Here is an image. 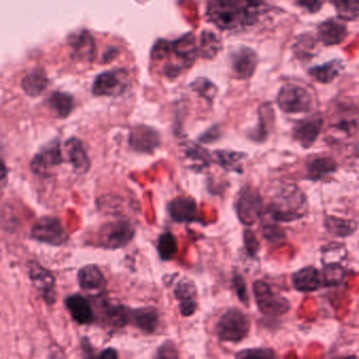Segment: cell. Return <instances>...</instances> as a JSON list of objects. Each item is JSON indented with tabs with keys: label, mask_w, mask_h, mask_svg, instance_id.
Instances as JSON below:
<instances>
[{
	"label": "cell",
	"mask_w": 359,
	"mask_h": 359,
	"mask_svg": "<svg viewBox=\"0 0 359 359\" xmlns=\"http://www.w3.org/2000/svg\"><path fill=\"white\" fill-rule=\"evenodd\" d=\"M235 209L239 220L245 226H252L264 212V201L257 191L247 187L239 192Z\"/></svg>",
	"instance_id": "9"
},
{
	"label": "cell",
	"mask_w": 359,
	"mask_h": 359,
	"mask_svg": "<svg viewBox=\"0 0 359 359\" xmlns=\"http://www.w3.org/2000/svg\"><path fill=\"white\" fill-rule=\"evenodd\" d=\"M131 311L125 304L104 302L100 308L102 320L113 327H123L130 323Z\"/></svg>",
	"instance_id": "22"
},
{
	"label": "cell",
	"mask_w": 359,
	"mask_h": 359,
	"mask_svg": "<svg viewBox=\"0 0 359 359\" xmlns=\"http://www.w3.org/2000/svg\"><path fill=\"white\" fill-rule=\"evenodd\" d=\"M344 64L340 60H334L320 66H315L309 71V74L320 83H330L340 74Z\"/></svg>",
	"instance_id": "28"
},
{
	"label": "cell",
	"mask_w": 359,
	"mask_h": 359,
	"mask_svg": "<svg viewBox=\"0 0 359 359\" xmlns=\"http://www.w3.org/2000/svg\"><path fill=\"white\" fill-rule=\"evenodd\" d=\"M130 323L144 333H154L159 325V313L154 308H140L131 311Z\"/></svg>",
	"instance_id": "26"
},
{
	"label": "cell",
	"mask_w": 359,
	"mask_h": 359,
	"mask_svg": "<svg viewBox=\"0 0 359 359\" xmlns=\"http://www.w3.org/2000/svg\"><path fill=\"white\" fill-rule=\"evenodd\" d=\"M218 137H219V133H218L217 129H216V128H213V129L208 131L205 135L201 136V142H214L215 140H217Z\"/></svg>",
	"instance_id": "45"
},
{
	"label": "cell",
	"mask_w": 359,
	"mask_h": 359,
	"mask_svg": "<svg viewBox=\"0 0 359 359\" xmlns=\"http://www.w3.org/2000/svg\"><path fill=\"white\" fill-rule=\"evenodd\" d=\"M98 356H100V358H117V357H118V353H117L115 348H108L102 351Z\"/></svg>",
	"instance_id": "46"
},
{
	"label": "cell",
	"mask_w": 359,
	"mask_h": 359,
	"mask_svg": "<svg viewBox=\"0 0 359 359\" xmlns=\"http://www.w3.org/2000/svg\"><path fill=\"white\" fill-rule=\"evenodd\" d=\"M258 57L254 50L247 47L239 48L231 55V66L235 76L239 79H249L257 68Z\"/></svg>",
	"instance_id": "15"
},
{
	"label": "cell",
	"mask_w": 359,
	"mask_h": 359,
	"mask_svg": "<svg viewBox=\"0 0 359 359\" xmlns=\"http://www.w3.org/2000/svg\"><path fill=\"white\" fill-rule=\"evenodd\" d=\"M245 245H247L249 251L251 252L252 254L255 253L258 250V243L256 241L255 236H254L253 233L251 231H247L245 234Z\"/></svg>",
	"instance_id": "44"
},
{
	"label": "cell",
	"mask_w": 359,
	"mask_h": 359,
	"mask_svg": "<svg viewBox=\"0 0 359 359\" xmlns=\"http://www.w3.org/2000/svg\"><path fill=\"white\" fill-rule=\"evenodd\" d=\"M22 89L29 96H39L48 86L45 71L37 69L27 75L22 81Z\"/></svg>",
	"instance_id": "31"
},
{
	"label": "cell",
	"mask_w": 359,
	"mask_h": 359,
	"mask_svg": "<svg viewBox=\"0 0 359 359\" xmlns=\"http://www.w3.org/2000/svg\"><path fill=\"white\" fill-rule=\"evenodd\" d=\"M245 158L243 153L234 151L218 150L213 153V161L228 172H243V161Z\"/></svg>",
	"instance_id": "27"
},
{
	"label": "cell",
	"mask_w": 359,
	"mask_h": 359,
	"mask_svg": "<svg viewBox=\"0 0 359 359\" xmlns=\"http://www.w3.org/2000/svg\"><path fill=\"white\" fill-rule=\"evenodd\" d=\"M254 296L260 312L269 316H280L291 308L289 300L275 293L268 283L257 280L253 285Z\"/></svg>",
	"instance_id": "6"
},
{
	"label": "cell",
	"mask_w": 359,
	"mask_h": 359,
	"mask_svg": "<svg viewBox=\"0 0 359 359\" xmlns=\"http://www.w3.org/2000/svg\"><path fill=\"white\" fill-rule=\"evenodd\" d=\"M49 104L60 118H66L74 109V100L69 94L56 92L49 98Z\"/></svg>",
	"instance_id": "32"
},
{
	"label": "cell",
	"mask_w": 359,
	"mask_h": 359,
	"mask_svg": "<svg viewBox=\"0 0 359 359\" xmlns=\"http://www.w3.org/2000/svg\"><path fill=\"white\" fill-rule=\"evenodd\" d=\"M157 251L163 262L173 259L178 251L177 239L171 232L163 233L157 241Z\"/></svg>",
	"instance_id": "34"
},
{
	"label": "cell",
	"mask_w": 359,
	"mask_h": 359,
	"mask_svg": "<svg viewBox=\"0 0 359 359\" xmlns=\"http://www.w3.org/2000/svg\"><path fill=\"white\" fill-rule=\"evenodd\" d=\"M346 271L339 262L325 264L323 268V280L327 285H338L344 280Z\"/></svg>",
	"instance_id": "36"
},
{
	"label": "cell",
	"mask_w": 359,
	"mask_h": 359,
	"mask_svg": "<svg viewBox=\"0 0 359 359\" xmlns=\"http://www.w3.org/2000/svg\"><path fill=\"white\" fill-rule=\"evenodd\" d=\"M135 236V229L129 220H116L104 224L98 231L97 241L104 249L126 247Z\"/></svg>",
	"instance_id": "5"
},
{
	"label": "cell",
	"mask_w": 359,
	"mask_h": 359,
	"mask_svg": "<svg viewBox=\"0 0 359 359\" xmlns=\"http://www.w3.org/2000/svg\"><path fill=\"white\" fill-rule=\"evenodd\" d=\"M338 16L344 20H355L359 18V0H332Z\"/></svg>",
	"instance_id": "35"
},
{
	"label": "cell",
	"mask_w": 359,
	"mask_h": 359,
	"mask_svg": "<svg viewBox=\"0 0 359 359\" xmlns=\"http://www.w3.org/2000/svg\"><path fill=\"white\" fill-rule=\"evenodd\" d=\"M251 323L243 311L232 308L226 311L215 325L217 337L222 341L239 342L249 335Z\"/></svg>",
	"instance_id": "3"
},
{
	"label": "cell",
	"mask_w": 359,
	"mask_h": 359,
	"mask_svg": "<svg viewBox=\"0 0 359 359\" xmlns=\"http://www.w3.org/2000/svg\"><path fill=\"white\" fill-rule=\"evenodd\" d=\"M68 163L79 175H85L91 168V161L83 142L79 138L71 137L65 144Z\"/></svg>",
	"instance_id": "17"
},
{
	"label": "cell",
	"mask_w": 359,
	"mask_h": 359,
	"mask_svg": "<svg viewBox=\"0 0 359 359\" xmlns=\"http://www.w3.org/2000/svg\"><path fill=\"white\" fill-rule=\"evenodd\" d=\"M292 283L297 291L308 293L318 290L323 283V278L319 271L314 266H304L294 273Z\"/></svg>",
	"instance_id": "24"
},
{
	"label": "cell",
	"mask_w": 359,
	"mask_h": 359,
	"mask_svg": "<svg viewBox=\"0 0 359 359\" xmlns=\"http://www.w3.org/2000/svg\"><path fill=\"white\" fill-rule=\"evenodd\" d=\"M296 4L310 13H316L323 7L321 0H295Z\"/></svg>",
	"instance_id": "43"
},
{
	"label": "cell",
	"mask_w": 359,
	"mask_h": 359,
	"mask_svg": "<svg viewBox=\"0 0 359 359\" xmlns=\"http://www.w3.org/2000/svg\"><path fill=\"white\" fill-rule=\"evenodd\" d=\"M222 41L215 33L203 31L201 37V53L203 58L212 60L222 50Z\"/></svg>",
	"instance_id": "33"
},
{
	"label": "cell",
	"mask_w": 359,
	"mask_h": 359,
	"mask_svg": "<svg viewBox=\"0 0 359 359\" xmlns=\"http://www.w3.org/2000/svg\"><path fill=\"white\" fill-rule=\"evenodd\" d=\"M276 356L271 348H248L237 353L238 358H273Z\"/></svg>",
	"instance_id": "39"
},
{
	"label": "cell",
	"mask_w": 359,
	"mask_h": 359,
	"mask_svg": "<svg viewBox=\"0 0 359 359\" xmlns=\"http://www.w3.org/2000/svg\"><path fill=\"white\" fill-rule=\"evenodd\" d=\"M195 89L201 94V95L207 97L208 100H213L214 96L216 93V88L214 85H212L207 79H198L196 83H195Z\"/></svg>",
	"instance_id": "42"
},
{
	"label": "cell",
	"mask_w": 359,
	"mask_h": 359,
	"mask_svg": "<svg viewBox=\"0 0 359 359\" xmlns=\"http://www.w3.org/2000/svg\"><path fill=\"white\" fill-rule=\"evenodd\" d=\"M266 212L276 222H295L306 215L308 201L299 187L283 182L272 191Z\"/></svg>",
	"instance_id": "2"
},
{
	"label": "cell",
	"mask_w": 359,
	"mask_h": 359,
	"mask_svg": "<svg viewBox=\"0 0 359 359\" xmlns=\"http://www.w3.org/2000/svg\"><path fill=\"white\" fill-rule=\"evenodd\" d=\"M70 46L73 50V57L83 62H92L95 56V41L87 31L70 37Z\"/></svg>",
	"instance_id": "25"
},
{
	"label": "cell",
	"mask_w": 359,
	"mask_h": 359,
	"mask_svg": "<svg viewBox=\"0 0 359 359\" xmlns=\"http://www.w3.org/2000/svg\"><path fill=\"white\" fill-rule=\"evenodd\" d=\"M325 226L327 232L331 233L334 236L346 237L350 236L357 230L358 224L355 220L329 215L325 217Z\"/></svg>",
	"instance_id": "29"
},
{
	"label": "cell",
	"mask_w": 359,
	"mask_h": 359,
	"mask_svg": "<svg viewBox=\"0 0 359 359\" xmlns=\"http://www.w3.org/2000/svg\"><path fill=\"white\" fill-rule=\"evenodd\" d=\"M348 36V29L340 20H331L321 22L317 28V37L325 46L341 43Z\"/></svg>",
	"instance_id": "21"
},
{
	"label": "cell",
	"mask_w": 359,
	"mask_h": 359,
	"mask_svg": "<svg viewBox=\"0 0 359 359\" xmlns=\"http://www.w3.org/2000/svg\"><path fill=\"white\" fill-rule=\"evenodd\" d=\"M308 177L312 180H323L325 176L334 173L337 170V163L331 157H318L309 163Z\"/></svg>",
	"instance_id": "30"
},
{
	"label": "cell",
	"mask_w": 359,
	"mask_h": 359,
	"mask_svg": "<svg viewBox=\"0 0 359 359\" xmlns=\"http://www.w3.org/2000/svg\"><path fill=\"white\" fill-rule=\"evenodd\" d=\"M129 144L136 152L151 154L161 144V137L152 128L137 126L130 132Z\"/></svg>",
	"instance_id": "13"
},
{
	"label": "cell",
	"mask_w": 359,
	"mask_h": 359,
	"mask_svg": "<svg viewBox=\"0 0 359 359\" xmlns=\"http://www.w3.org/2000/svg\"><path fill=\"white\" fill-rule=\"evenodd\" d=\"M323 127V118L319 115H313L302 119L294 127L293 137L302 148L308 149L314 144Z\"/></svg>",
	"instance_id": "14"
},
{
	"label": "cell",
	"mask_w": 359,
	"mask_h": 359,
	"mask_svg": "<svg viewBox=\"0 0 359 359\" xmlns=\"http://www.w3.org/2000/svg\"><path fill=\"white\" fill-rule=\"evenodd\" d=\"M184 165L194 172H201L210 167L213 155L196 144H186L184 149Z\"/></svg>",
	"instance_id": "23"
},
{
	"label": "cell",
	"mask_w": 359,
	"mask_h": 359,
	"mask_svg": "<svg viewBox=\"0 0 359 359\" xmlns=\"http://www.w3.org/2000/svg\"><path fill=\"white\" fill-rule=\"evenodd\" d=\"M77 280L83 291L94 296L100 295L107 287L106 277L95 264H88L79 269Z\"/></svg>",
	"instance_id": "16"
},
{
	"label": "cell",
	"mask_w": 359,
	"mask_h": 359,
	"mask_svg": "<svg viewBox=\"0 0 359 359\" xmlns=\"http://www.w3.org/2000/svg\"><path fill=\"white\" fill-rule=\"evenodd\" d=\"M129 74L125 69L107 71L96 77L93 91L96 96H118L127 90Z\"/></svg>",
	"instance_id": "11"
},
{
	"label": "cell",
	"mask_w": 359,
	"mask_h": 359,
	"mask_svg": "<svg viewBox=\"0 0 359 359\" xmlns=\"http://www.w3.org/2000/svg\"><path fill=\"white\" fill-rule=\"evenodd\" d=\"M168 210L172 219L180 224H190L196 222L198 217L197 203L192 197H176L170 201Z\"/></svg>",
	"instance_id": "18"
},
{
	"label": "cell",
	"mask_w": 359,
	"mask_h": 359,
	"mask_svg": "<svg viewBox=\"0 0 359 359\" xmlns=\"http://www.w3.org/2000/svg\"><path fill=\"white\" fill-rule=\"evenodd\" d=\"M174 295L176 299L180 300V311L182 316L189 317L196 312L197 289L192 280L184 277L178 281L174 290Z\"/></svg>",
	"instance_id": "19"
},
{
	"label": "cell",
	"mask_w": 359,
	"mask_h": 359,
	"mask_svg": "<svg viewBox=\"0 0 359 359\" xmlns=\"http://www.w3.org/2000/svg\"><path fill=\"white\" fill-rule=\"evenodd\" d=\"M359 127L358 110L352 106H340L330 118L327 129V140L341 142L352 137Z\"/></svg>",
	"instance_id": "4"
},
{
	"label": "cell",
	"mask_w": 359,
	"mask_h": 359,
	"mask_svg": "<svg viewBox=\"0 0 359 359\" xmlns=\"http://www.w3.org/2000/svg\"><path fill=\"white\" fill-rule=\"evenodd\" d=\"M67 310L79 325H91L95 320V314L89 300L81 294H73L65 299Z\"/></svg>",
	"instance_id": "20"
},
{
	"label": "cell",
	"mask_w": 359,
	"mask_h": 359,
	"mask_svg": "<svg viewBox=\"0 0 359 359\" xmlns=\"http://www.w3.org/2000/svg\"><path fill=\"white\" fill-rule=\"evenodd\" d=\"M31 237L41 243L51 245H65L69 241V234L60 218L43 216L39 218L31 230Z\"/></svg>",
	"instance_id": "8"
},
{
	"label": "cell",
	"mask_w": 359,
	"mask_h": 359,
	"mask_svg": "<svg viewBox=\"0 0 359 359\" xmlns=\"http://www.w3.org/2000/svg\"><path fill=\"white\" fill-rule=\"evenodd\" d=\"M64 163L62 147L58 140H52L37 152L30 163L31 171L41 177H50L54 170Z\"/></svg>",
	"instance_id": "7"
},
{
	"label": "cell",
	"mask_w": 359,
	"mask_h": 359,
	"mask_svg": "<svg viewBox=\"0 0 359 359\" xmlns=\"http://www.w3.org/2000/svg\"><path fill=\"white\" fill-rule=\"evenodd\" d=\"M268 7L262 0H211L208 18L222 31H241L254 26Z\"/></svg>",
	"instance_id": "1"
},
{
	"label": "cell",
	"mask_w": 359,
	"mask_h": 359,
	"mask_svg": "<svg viewBox=\"0 0 359 359\" xmlns=\"http://www.w3.org/2000/svg\"><path fill=\"white\" fill-rule=\"evenodd\" d=\"M346 252V248L339 243H330L329 245L323 249V262L325 264H332V262H339L342 259L341 256L336 255V253H342Z\"/></svg>",
	"instance_id": "38"
},
{
	"label": "cell",
	"mask_w": 359,
	"mask_h": 359,
	"mask_svg": "<svg viewBox=\"0 0 359 359\" xmlns=\"http://www.w3.org/2000/svg\"><path fill=\"white\" fill-rule=\"evenodd\" d=\"M314 47L315 41L313 37L309 34H304L298 37L297 41H296L295 46H294V50H295V53L299 57H302V56H309V54L313 51Z\"/></svg>",
	"instance_id": "37"
},
{
	"label": "cell",
	"mask_w": 359,
	"mask_h": 359,
	"mask_svg": "<svg viewBox=\"0 0 359 359\" xmlns=\"http://www.w3.org/2000/svg\"><path fill=\"white\" fill-rule=\"evenodd\" d=\"M29 278L32 281L35 289L39 291L46 302L53 304L56 302L55 277L51 271L36 262L28 264Z\"/></svg>",
	"instance_id": "12"
},
{
	"label": "cell",
	"mask_w": 359,
	"mask_h": 359,
	"mask_svg": "<svg viewBox=\"0 0 359 359\" xmlns=\"http://www.w3.org/2000/svg\"><path fill=\"white\" fill-rule=\"evenodd\" d=\"M279 108L285 113L308 112L312 106V97L304 88L296 85H285L281 88L277 97Z\"/></svg>",
	"instance_id": "10"
},
{
	"label": "cell",
	"mask_w": 359,
	"mask_h": 359,
	"mask_svg": "<svg viewBox=\"0 0 359 359\" xmlns=\"http://www.w3.org/2000/svg\"><path fill=\"white\" fill-rule=\"evenodd\" d=\"M264 236L270 243H280L285 238V232L278 226H264Z\"/></svg>",
	"instance_id": "41"
},
{
	"label": "cell",
	"mask_w": 359,
	"mask_h": 359,
	"mask_svg": "<svg viewBox=\"0 0 359 359\" xmlns=\"http://www.w3.org/2000/svg\"><path fill=\"white\" fill-rule=\"evenodd\" d=\"M233 285H234L235 291H236L237 296L241 302L248 304L249 302V296H248L247 285L243 276L239 274H235L233 277Z\"/></svg>",
	"instance_id": "40"
}]
</instances>
